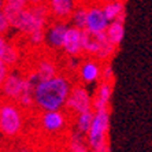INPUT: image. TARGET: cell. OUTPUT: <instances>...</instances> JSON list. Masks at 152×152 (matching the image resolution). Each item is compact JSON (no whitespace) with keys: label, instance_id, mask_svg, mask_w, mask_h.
Listing matches in <instances>:
<instances>
[{"label":"cell","instance_id":"12","mask_svg":"<svg viewBox=\"0 0 152 152\" xmlns=\"http://www.w3.org/2000/svg\"><path fill=\"white\" fill-rule=\"evenodd\" d=\"M114 84L110 82L99 81L96 91L92 96V110L93 111H102V110H110V100L113 96Z\"/></svg>","mask_w":152,"mask_h":152},{"label":"cell","instance_id":"6","mask_svg":"<svg viewBox=\"0 0 152 152\" xmlns=\"http://www.w3.org/2000/svg\"><path fill=\"white\" fill-rule=\"evenodd\" d=\"M69 25L64 22L51 21L45 28V40L44 45L55 52H60L64 42L66 32H67Z\"/></svg>","mask_w":152,"mask_h":152},{"label":"cell","instance_id":"11","mask_svg":"<svg viewBox=\"0 0 152 152\" xmlns=\"http://www.w3.org/2000/svg\"><path fill=\"white\" fill-rule=\"evenodd\" d=\"M107 41L108 40L104 33H92L88 30H82V53H84V56L96 59Z\"/></svg>","mask_w":152,"mask_h":152},{"label":"cell","instance_id":"8","mask_svg":"<svg viewBox=\"0 0 152 152\" xmlns=\"http://www.w3.org/2000/svg\"><path fill=\"white\" fill-rule=\"evenodd\" d=\"M86 3H88V7H86V19H85L84 30L92 33H104L110 22L107 21V18L103 14L100 4L89 3V1Z\"/></svg>","mask_w":152,"mask_h":152},{"label":"cell","instance_id":"19","mask_svg":"<svg viewBox=\"0 0 152 152\" xmlns=\"http://www.w3.org/2000/svg\"><path fill=\"white\" fill-rule=\"evenodd\" d=\"M4 6L8 7H14V8H25L28 7V1L26 0H3Z\"/></svg>","mask_w":152,"mask_h":152},{"label":"cell","instance_id":"15","mask_svg":"<svg viewBox=\"0 0 152 152\" xmlns=\"http://www.w3.org/2000/svg\"><path fill=\"white\" fill-rule=\"evenodd\" d=\"M93 114H95L93 110H88V111H84V113L77 114V115L73 118L71 129L75 130V132H78L80 134L85 136L86 133H88L89 127H91V124H92Z\"/></svg>","mask_w":152,"mask_h":152},{"label":"cell","instance_id":"10","mask_svg":"<svg viewBox=\"0 0 152 152\" xmlns=\"http://www.w3.org/2000/svg\"><path fill=\"white\" fill-rule=\"evenodd\" d=\"M51 21L69 23L71 14L77 6V0H47Z\"/></svg>","mask_w":152,"mask_h":152},{"label":"cell","instance_id":"16","mask_svg":"<svg viewBox=\"0 0 152 152\" xmlns=\"http://www.w3.org/2000/svg\"><path fill=\"white\" fill-rule=\"evenodd\" d=\"M86 7H88V3L86 0H78L77 1V6H75L73 14H71L70 18V23L71 26L74 28H78L84 30L85 29V19H86Z\"/></svg>","mask_w":152,"mask_h":152},{"label":"cell","instance_id":"24","mask_svg":"<svg viewBox=\"0 0 152 152\" xmlns=\"http://www.w3.org/2000/svg\"><path fill=\"white\" fill-rule=\"evenodd\" d=\"M89 3H96V4H102V3H106V1H126V0H86Z\"/></svg>","mask_w":152,"mask_h":152},{"label":"cell","instance_id":"22","mask_svg":"<svg viewBox=\"0 0 152 152\" xmlns=\"http://www.w3.org/2000/svg\"><path fill=\"white\" fill-rule=\"evenodd\" d=\"M7 42H8V40L6 39V36H1V34H0V56L3 55L4 48H6V45H7Z\"/></svg>","mask_w":152,"mask_h":152},{"label":"cell","instance_id":"17","mask_svg":"<svg viewBox=\"0 0 152 152\" xmlns=\"http://www.w3.org/2000/svg\"><path fill=\"white\" fill-rule=\"evenodd\" d=\"M100 81L115 84V75H114V70H113V66H111V62H104V63H102V69H100Z\"/></svg>","mask_w":152,"mask_h":152},{"label":"cell","instance_id":"21","mask_svg":"<svg viewBox=\"0 0 152 152\" xmlns=\"http://www.w3.org/2000/svg\"><path fill=\"white\" fill-rule=\"evenodd\" d=\"M91 152H110V140L102 144L100 147H97V148L91 149Z\"/></svg>","mask_w":152,"mask_h":152},{"label":"cell","instance_id":"14","mask_svg":"<svg viewBox=\"0 0 152 152\" xmlns=\"http://www.w3.org/2000/svg\"><path fill=\"white\" fill-rule=\"evenodd\" d=\"M104 34H106L107 40H108L113 45L119 48L121 42H122L124 36H125V22H121V21L110 22L106 29V32H104Z\"/></svg>","mask_w":152,"mask_h":152},{"label":"cell","instance_id":"13","mask_svg":"<svg viewBox=\"0 0 152 152\" xmlns=\"http://www.w3.org/2000/svg\"><path fill=\"white\" fill-rule=\"evenodd\" d=\"M102 11L108 22L113 21H121L125 22L126 18V7L124 1H106L100 4Z\"/></svg>","mask_w":152,"mask_h":152},{"label":"cell","instance_id":"26","mask_svg":"<svg viewBox=\"0 0 152 152\" xmlns=\"http://www.w3.org/2000/svg\"><path fill=\"white\" fill-rule=\"evenodd\" d=\"M0 148H1V147H0ZM1 151H3V148H1ZM3 152H4V151H3Z\"/></svg>","mask_w":152,"mask_h":152},{"label":"cell","instance_id":"1","mask_svg":"<svg viewBox=\"0 0 152 152\" xmlns=\"http://www.w3.org/2000/svg\"><path fill=\"white\" fill-rule=\"evenodd\" d=\"M73 82L74 80L63 71L48 80L39 81L33 91L34 108L40 111L63 110Z\"/></svg>","mask_w":152,"mask_h":152},{"label":"cell","instance_id":"7","mask_svg":"<svg viewBox=\"0 0 152 152\" xmlns=\"http://www.w3.org/2000/svg\"><path fill=\"white\" fill-rule=\"evenodd\" d=\"M66 58H73V59H80L84 56L82 53V30L74 26H69L64 42L62 47V51Z\"/></svg>","mask_w":152,"mask_h":152},{"label":"cell","instance_id":"4","mask_svg":"<svg viewBox=\"0 0 152 152\" xmlns=\"http://www.w3.org/2000/svg\"><path fill=\"white\" fill-rule=\"evenodd\" d=\"M63 110L71 118H74L80 113L92 110V95L89 93L86 85L81 84L80 81L73 82Z\"/></svg>","mask_w":152,"mask_h":152},{"label":"cell","instance_id":"20","mask_svg":"<svg viewBox=\"0 0 152 152\" xmlns=\"http://www.w3.org/2000/svg\"><path fill=\"white\" fill-rule=\"evenodd\" d=\"M8 71H10V69L4 64L3 60L0 59V91H1V86H3V82L6 80V77H7Z\"/></svg>","mask_w":152,"mask_h":152},{"label":"cell","instance_id":"27","mask_svg":"<svg viewBox=\"0 0 152 152\" xmlns=\"http://www.w3.org/2000/svg\"><path fill=\"white\" fill-rule=\"evenodd\" d=\"M0 152H3V151H1V148H0Z\"/></svg>","mask_w":152,"mask_h":152},{"label":"cell","instance_id":"5","mask_svg":"<svg viewBox=\"0 0 152 152\" xmlns=\"http://www.w3.org/2000/svg\"><path fill=\"white\" fill-rule=\"evenodd\" d=\"M100 69L102 62L95 58L82 56L78 60L77 71H75V81H80L84 85H91L100 81Z\"/></svg>","mask_w":152,"mask_h":152},{"label":"cell","instance_id":"23","mask_svg":"<svg viewBox=\"0 0 152 152\" xmlns=\"http://www.w3.org/2000/svg\"><path fill=\"white\" fill-rule=\"evenodd\" d=\"M28 6H37V4H45L47 0H26Z\"/></svg>","mask_w":152,"mask_h":152},{"label":"cell","instance_id":"9","mask_svg":"<svg viewBox=\"0 0 152 152\" xmlns=\"http://www.w3.org/2000/svg\"><path fill=\"white\" fill-rule=\"evenodd\" d=\"M22 86H23V75H22V73L18 69L10 70L3 82L1 91H0V99L15 102L18 99L19 93H21Z\"/></svg>","mask_w":152,"mask_h":152},{"label":"cell","instance_id":"25","mask_svg":"<svg viewBox=\"0 0 152 152\" xmlns=\"http://www.w3.org/2000/svg\"><path fill=\"white\" fill-rule=\"evenodd\" d=\"M3 6H4V3H3V0H0V10L3 8Z\"/></svg>","mask_w":152,"mask_h":152},{"label":"cell","instance_id":"2","mask_svg":"<svg viewBox=\"0 0 152 152\" xmlns=\"http://www.w3.org/2000/svg\"><path fill=\"white\" fill-rule=\"evenodd\" d=\"M33 110H23L12 100L0 99V136L6 141H11L23 136Z\"/></svg>","mask_w":152,"mask_h":152},{"label":"cell","instance_id":"3","mask_svg":"<svg viewBox=\"0 0 152 152\" xmlns=\"http://www.w3.org/2000/svg\"><path fill=\"white\" fill-rule=\"evenodd\" d=\"M108 130H110V110L95 111L91 127L85 134V141L89 149H95L108 141Z\"/></svg>","mask_w":152,"mask_h":152},{"label":"cell","instance_id":"18","mask_svg":"<svg viewBox=\"0 0 152 152\" xmlns=\"http://www.w3.org/2000/svg\"><path fill=\"white\" fill-rule=\"evenodd\" d=\"M10 23H8L7 18L3 15L1 10H0V34L1 36H7L8 32H10Z\"/></svg>","mask_w":152,"mask_h":152}]
</instances>
